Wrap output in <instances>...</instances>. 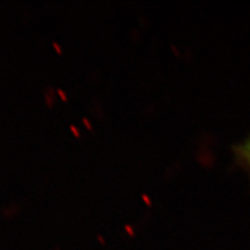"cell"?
Wrapping results in <instances>:
<instances>
[{
    "label": "cell",
    "mask_w": 250,
    "mask_h": 250,
    "mask_svg": "<svg viewBox=\"0 0 250 250\" xmlns=\"http://www.w3.org/2000/svg\"><path fill=\"white\" fill-rule=\"evenodd\" d=\"M234 161L250 174V132L240 142L231 146Z\"/></svg>",
    "instance_id": "cell-1"
},
{
    "label": "cell",
    "mask_w": 250,
    "mask_h": 250,
    "mask_svg": "<svg viewBox=\"0 0 250 250\" xmlns=\"http://www.w3.org/2000/svg\"><path fill=\"white\" fill-rule=\"evenodd\" d=\"M59 93H60V95L62 97V99H64V100H66V99H67V96L65 95L64 92H62V90H59Z\"/></svg>",
    "instance_id": "cell-3"
},
{
    "label": "cell",
    "mask_w": 250,
    "mask_h": 250,
    "mask_svg": "<svg viewBox=\"0 0 250 250\" xmlns=\"http://www.w3.org/2000/svg\"><path fill=\"white\" fill-rule=\"evenodd\" d=\"M83 122L85 123V125H87V126H88V127H89L90 129L92 128V126H91V125H90V123H89V121H88L87 119H85V118H83Z\"/></svg>",
    "instance_id": "cell-4"
},
{
    "label": "cell",
    "mask_w": 250,
    "mask_h": 250,
    "mask_svg": "<svg viewBox=\"0 0 250 250\" xmlns=\"http://www.w3.org/2000/svg\"><path fill=\"white\" fill-rule=\"evenodd\" d=\"M71 129L73 130V132H74V134H75L76 136H80V134H78V130H77V128L74 126V125H71Z\"/></svg>",
    "instance_id": "cell-2"
},
{
    "label": "cell",
    "mask_w": 250,
    "mask_h": 250,
    "mask_svg": "<svg viewBox=\"0 0 250 250\" xmlns=\"http://www.w3.org/2000/svg\"><path fill=\"white\" fill-rule=\"evenodd\" d=\"M53 45H54V47H56V48H57V50H58L59 52H61V47H60V45H58L57 43H54Z\"/></svg>",
    "instance_id": "cell-5"
}]
</instances>
